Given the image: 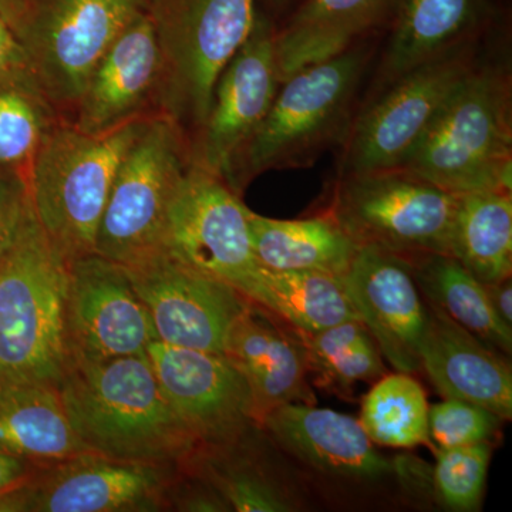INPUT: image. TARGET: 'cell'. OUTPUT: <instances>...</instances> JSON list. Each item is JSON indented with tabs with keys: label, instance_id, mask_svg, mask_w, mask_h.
I'll list each match as a JSON object with an SVG mask.
<instances>
[{
	"label": "cell",
	"instance_id": "cell-6",
	"mask_svg": "<svg viewBox=\"0 0 512 512\" xmlns=\"http://www.w3.org/2000/svg\"><path fill=\"white\" fill-rule=\"evenodd\" d=\"M256 0H146L160 46L157 113L190 140L200 133L218 77L244 45Z\"/></svg>",
	"mask_w": 512,
	"mask_h": 512
},
{
	"label": "cell",
	"instance_id": "cell-21",
	"mask_svg": "<svg viewBox=\"0 0 512 512\" xmlns=\"http://www.w3.org/2000/svg\"><path fill=\"white\" fill-rule=\"evenodd\" d=\"M421 370L443 399L478 404L512 417V370L507 356L429 305Z\"/></svg>",
	"mask_w": 512,
	"mask_h": 512
},
{
	"label": "cell",
	"instance_id": "cell-14",
	"mask_svg": "<svg viewBox=\"0 0 512 512\" xmlns=\"http://www.w3.org/2000/svg\"><path fill=\"white\" fill-rule=\"evenodd\" d=\"M184 470L89 453L40 468L16 490L19 512L160 511Z\"/></svg>",
	"mask_w": 512,
	"mask_h": 512
},
{
	"label": "cell",
	"instance_id": "cell-26",
	"mask_svg": "<svg viewBox=\"0 0 512 512\" xmlns=\"http://www.w3.org/2000/svg\"><path fill=\"white\" fill-rule=\"evenodd\" d=\"M242 295L302 333L359 319L343 276L318 271H256Z\"/></svg>",
	"mask_w": 512,
	"mask_h": 512
},
{
	"label": "cell",
	"instance_id": "cell-10",
	"mask_svg": "<svg viewBox=\"0 0 512 512\" xmlns=\"http://www.w3.org/2000/svg\"><path fill=\"white\" fill-rule=\"evenodd\" d=\"M478 63L477 39L470 40L363 101L340 146L339 175L400 167Z\"/></svg>",
	"mask_w": 512,
	"mask_h": 512
},
{
	"label": "cell",
	"instance_id": "cell-12",
	"mask_svg": "<svg viewBox=\"0 0 512 512\" xmlns=\"http://www.w3.org/2000/svg\"><path fill=\"white\" fill-rule=\"evenodd\" d=\"M124 269L147 308L157 340L224 355L229 332L249 305L242 293L163 252Z\"/></svg>",
	"mask_w": 512,
	"mask_h": 512
},
{
	"label": "cell",
	"instance_id": "cell-39",
	"mask_svg": "<svg viewBox=\"0 0 512 512\" xmlns=\"http://www.w3.org/2000/svg\"><path fill=\"white\" fill-rule=\"evenodd\" d=\"M491 308L505 326L512 329V282L510 278L484 285Z\"/></svg>",
	"mask_w": 512,
	"mask_h": 512
},
{
	"label": "cell",
	"instance_id": "cell-33",
	"mask_svg": "<svg viewBox=\"0 0 512 512\" xmlns=\"http://www.w3.org/2000/svg\"><path fill=\"white\" fill-rule=\"evenodd\" d=\"M493 450V443L439 450L431 480L443 507L456 512L480 510Z\"/></svg>",
	"mask_w": 512,
	"mask_h": 512
},
{
	"label": "cell",
	"instance_id": "cell-13",
	"mask_svg": "<svg viewBox=\"0 0 512 512\" xmlns=\"http://www.w3.org/2000/svg\"><path fill=\"white\" fill-rule=\"evenodd\" d=\"M66 332L70 365L146 355L157 340L124 266L96 252L70 262Z\"/></svg>",
	"mask_w": 512,
	"mask_h": 512
},
{
	"label": "cell",
	"instance_id": "cell-11",
	"mask_svg": "<svg viewBox=\"0 0 512 512\" xmlns=\"http://www.w3.org/2000/svg\"><path fill=\"white\" fill-rule=\"evenodd\" d=\"M248 214L241 195L191 161L168 208L160 252L244 293L261 268Z\"/></svg>",
	"mask_w": 512,
	"mask_h": 512
},
{
	"label": "cell",
	"instance_id": "cell-4",
	"mask_svg": "<svg viewBox=\"0 0 512 512\" xmlns=\"http://www.w3.org/2000/svg\"><path fill=\"white\" fill-rule=\"evenodd\" d=\"M150 116L83 133L62 119L40 144L28 174L29 201L53 247L72 262L93 254L114 178Z\"/></svg>",
	"mask_w": 512,
	"mask_h": 512
},
{
	"label": "cell",
	"instance_id": "cell-25",
	"mask_svg": "<svg viewBox=\"0 0 512 512\" xmlns=\"http://www.w3.org/2000/svg\"><path fill=\"white\" fill-rule=\"evenodd\" d=\"M249 235L256 261L271 271H318L343 276L359 245L330 215L275 220L249 210Z\"/></svg>",
	"mask_w": 512,
	"mask_h": 512
},
{
	"label": "cell",
	"instance_id": "cell-29",
	"mask_svg": "<svg viewBox=\"0 0 512 512\" xmlns=\"http://www.w3.org/2000/svg\"><path fill=\"white\" fill-rule=\"evenodd\" d=\"M29 69L0 76V173L26 174L40 144L62 120Z\"/></svg>",
	"mask_w": 512,
	"mask_h": 512
},
{
	"label": "cell",
	"instance_id": "cell-19",
	"mask_svg": "<svg viewBox=\"0 0 512 512\" xmlns=\"http://www.w3.org/2000/svg\"><path fill=\"white\" fill-rule=\"evenodd\" d=\"M160 73L156 29L144 9L101 57L70 123L83 133L99 134L156 114L147 107L156 106Z\"/></svg>",
	"mask_w": 512,
	"mask_h": 512
},
{
	"label": "cell",
	"instance_id": "cell-17",
	"mask_svg": "<svg viewBox=\"0 0 512 512\" xmlns=\"http://www.w3.org/2000/svg\"><path fill=\"white\" fill-rule=\"evenodd\" d=\"M343 282L383 359L396 372H421L429 306L421 298L409 259L370 245L360 247Z\"/></svg>",
	"mask_w": 512,
	"mask_h": 512
},
{
	"label": "cell",
	"instance_id": "cell-7",
	"mask_svg": "<svg viewBox=\"0 0 512 512\" xmlns=\"http://www.w3.org/2000/svg\"><path fill=\"white\" fill-rule=\"evenodd\" d=\"M144 9L146 0H12L0 19L42 92L70 120L101 57Z\"/></svg>",
	"mask_w": 512,
	"mask_h": 512
},
{
	"label": "cell",
	"instance_id": "cell-32",
	"mask_svg": "<svg viewBox=\"0 0 512 512\" xmlns=\"http://www.w3.org/2000/svg\"><path fill=\"white\" fill-rule=\"evenodd\" d=\"M222 495L231 511L298 510V498L254 461L232 456L229 446L202 451L190 470Z\"/></svg>",
	"mask_w": 512,
	"mask_h": 512
},
{
	"label": "cell",
	"instance_id": "cell-35",
	"mask_svg": "<svg viewBox=\"0 0 512 512\" xmlns=\"http://www.w3.org/2000/svg\"><path fill=\"white\" fill-rule=\"evenodd\" d=\"M29 204L22 175L0 173V258L12 247Z\"/></svg>",
	"mask_w": 512,
	"mask_h": 512
},
{
	"label": "cell",
	"instance_id": "cell-38",
	"mask_svg": "<svg viewBox=\"0 0 512 512\" xmlns=\"http://www.w3.org/2000/svg\"><path fill=\"white\" fill-rule=\"evenodd\" d=\"M19 69H28L25 56L12 30L0 19V76Z\"/></svg>",
	"mask_w": 512,
	"mask_h": 512
},
{
	"label": "cell",
	"instance_id": "cell-28",
	"mask_svg": "<svg viewBox=\"0 0 512 512\" xmlns=\"http://www.w3.org/2000/svg\"><path fill=\"white\" fill-rule=\"evenodd\" d=\"M421 295L433 308L463 326L491 348L510 357L512 329L491 308L485 286L450 255L409 259Z\"/></svg>",
	"mask_w": 512,
	"mask_h": 512
},
{
	"label": "cell",
	"instance_id": "cell-40",
	"mask_svg": "<svg viewBox=\"0 0 512 512\" xmlns=\"http://www.w3.org/2000/svg\"><path fill=\"white\" fill-rule=\"evenodd\" d=\"M289 0H269L274 8H284V6L288 5Z\"/></svg>",
	"mask_w": 512,
	"mask_h": 512
},
{
	"label": "cell",
	"instance_id": "cell-2",
	"mask_svg": "<svg viewBox=\"0 0 512 512\" xmlns=\"http://www.w3.org/2000/svg\"><path fill=\"white\" fill-rule=\"evenodd\" d=\"M375 55L370 37L279 84L271 109L229 165L225 183L241 195L265 171L311 167L330 148L342 146Z\"/></svg>",
	"mask_w": 512,
	"mask_h": 512
},
{
	"label": "cell",
	"instance_id": "cell-30",
	"mask_svg": "<svg viewBox=\"0 0 512 512\" xmlns=\"http://www.w3.org/2000/svg\"><path fill=\"white\" fill-rule=\"evenodd\" d=\"M301 335L309 376L320 389L348 397L357 383H375L387 373L379 346L360 319Z\"/></svg>",
	"mask_w": 512,
	"mask_h": 512
},
{
	"label": "cell",
	"instance_id": "cell-3",
	"mask_svg": "<svg viewBox=\"0 0 512 512\" xmlns=\"http://www.w3.org/2000/svg\"><path fill=\"white\" fill-rule=\"evenodd\" d=\"M69 268L29 201L12 247L0 258V379L62 383L70 366Z\"/></svg>",
	"mask_w": 512,
	"mask_h": 512
},
{
	"label": "cell",
	"instance_id": "cell-16",
	"mask_svg": "<svg viewBox=\"0 0 512 512\" xmlns=\"http://www.w3.org/2000/svg\"><path fill=\"white\" fill-rule=\"evenodd\" d=\"M275 30L271 20L256 12L248 39L218 77L207 120L192 140V163L222 180L278 93Z\"/></svg>",
	"mask_w": 512,
	"mask_h": 512
},
{
	"label": "cell",
	"instance_id": "cell-24",
	"mask_svg": "<svg viewBox=\"0 0 512 512\" xmlns=\"http://www.w3.org/2000/svg\"><path fill=\"white\" fill-rule=\"evenodd\" d=\"M0 451L37 468L92 453L74 431L59 387L0 379Z\"/></svg>",
	"mask_w": 512,
	"mask_h": 512
},
{
	"label": "cell",
	"instance_id": "cell-41",
	"mask_svg": "<svg viewBox=\"0 0 512 512\" xmlns=\"http://www.w3.org/2000/svg\"><path fill=\"white\" fill-rule=\"evenodd\" d=\"M10 2H12V0H0V15H2L3 10L8 8Z\"/></svg>",
	"mask_w": 512,
	"mask_h": 512
},
{
	"label": "cell",
	"instance_id": "cell-18",
	"mask_svg": "<svg viewBox=\"0 0 512 512\" xmlns=\"http://www.w3.org/2000/svg\"><path fill=\"white\" fill-rule=\"evenodd\" d=\"M259 429L303 466L332 480L370 484L403 474L349 414L291 403L269 413Z\"/></svg>",
	"mask_w": 512,
	"mask_h": 512
},
{
	"label": "cell",
	"instance_id": "cell-8",
	"mask_svg": "<svg viewBox=\"0 0 512 512\" xmlns=\"http://www.w3.org/2000/svg\"><path fill=\"white\" fill-rule=\"evenodd\" d=\"M458 195L403 167L339 175L330 215L359 247L450 255Z\"/></svg>",
	"mask_w": 512,
	"mask_h": 512
},
{
	"label": "cell",
	"instance_id": "cell-31",
	"mask_svg": "<svg viewBox=\"0 0 512 512\" xmlns=\"http://www.w3.org/2000/svg\"><path fill=\"white\" fill-rule=\"evenodd\" d=\"M429 410V400L419 380L410 373H386L363 397L359 421L376 446H431Z\"/></svg>",
	"mask_w": 512,
	"mask_h": 512
},
{
	"label": "cell",
	"instance_id": "cell-1",
	"mask_svg": "<svg viewBox=\"0 0 512 512\" xmlns=\"http://www.w3.org/2000/svg\"><path fill=\"white\" fill-rule=\"evenodd\" d=\"M59 392L92 453L188 471L205 451L168 403L147 355L73 362Z\"/></svg>",
	"mask_w": 512,
	"mask_h": 512
},
{
	"label": "cell",
	"instance_id": "cell-20",
	"mask_svg": "<svg viewBox=\"0 0 512 512\" xmlns=\"http://www.w3.org/2000/svg\"><path fill=\"white\" fill-rule=\"evenodd\" d=\"M224 355L248 384L256 426L285 404H316L301 332L261 306L249 302L229 332Z\"/></svg>",
	"mask_w": 512,
	"mask_h": 512
},
{
	"label": "cell",
	"instance_id": "cell-23",
	"mask_svg": "<svg viewBox=\"0 0 512 512\" xmlns=\"http://www.w3.org/2000/svg\"><path fill=\"white\" fill-rule=\"evenodd\" d=\"M484 19V0H402L372 89L363 101L373 99L414 67L477 39Z\"/></svg>",
	"mask_w": 512,
	"mask_h": 512
},
{
	"label": "cell",
	"instance_id": "cell-36",
	"mask_svg": "<svg viewBox=\"0 0 512 512\" xmlns=\"http://www.w3.org/2000/svg\"><path fill=\"white\" fill-rule=\"evenodd\" d=\"M201 478V477H200ZM198 487L185 488L178 495L175 507L180 511L217 512L231 511L227 501L207 481L202 480Z\"/></svg>",
	"mask_w": 512,
	"mask_h": 512
},
{
	"label": "cell",
	"instance_id": "cell-34",
	"mask_svg": "<svg viewBox=\"0 0 512 512\" xmlns=\"http://www.w3.org/2000/svg\"><path fill=\"white\" fill-rule=\"evenodd\" d=\"M504 421L478 404L444 399L430 407V440L439 450L493 443Z\"/></svg>",
	"mask_w": 512,
	"mask_h": 512
},
{
	"label": "cell",
	"instance_id": "cell-5",
	"mask_svg": "<svg viewBox=\"0 0 512 512\" xmlns=\"http://www.w3.org/2000/svg\"><path fill=\"white\" fill-rule=\"evenodd\" d=\"M400 167L454 194L511 191L510 72L480 60Z\"/></svg>",
	"mask_w": 512,
	"mask_h": 512
},
{
	"label": "cell",
	"instance_id": "cell-27",
	"mask_svg": "<svg viewBox=\"0 0 512 512\" xmlns=\"http://www.w3.org/2000/svg\"><path fill=\"white\" fill-rule=\"evenodd\" d=\"M450 256L483 285L510 278L511 191L485 190L458 195Z\"/></svg>",
	"mask_w": 512,
	"mask_h": 512
},
{
	"label": "cell",
	"instance_id": "cell-9",
	"mask_svg": "<svg viewBox=\"0 0 512 512\" xmlns=\"http://www.w3.org/2000/svg\"><path fill=\"white\" fill-rule=\"evenodd\" d=\"M190 164V140L170 117L153 114L121 161L94 252L123 266L160 252L168 208Z\"/></svg>",
	"mask_w": 512,
	"mask_h": 512
},
{
	"label": "cell",
	"instance_id": "cell-15",
	"mask_svg": "<svg viewBox=\"0 0 512 512\" xmlns=\"http://www.w3.org/2000/svg\"><path fill=\"white\" fill-rule=\"evenodd\" d=\"M146 355L168 403L205 450L237 444L258 427L248 384L227 356L160 340Z\"/></svg>",
	"mask_w": 512,
	"mask_h": 512
},
{
	"label": "cell",
	"instance_id": "cell-22",
	"mask_svg": "<svg viewBox=\"0 0 512 512\" xmlns=\"http://www.w3.org/2000/svg\"><path fill=\"white\" fill-rule=\"evenodd\" d=\"M402 0H305L275 30L279 83L392 28Z\"/></svg>",
	"mask_w": 512,
	"mask_h": 512
},
{
	"label": "cell",
	"instance_id": "cell-37",
	"mask_svg": "<svg viewBox=\"0 0 512 512\" xmlns=\"http://www.w3.org/2000/svg\"><path fill=\"white\" fill-rule=\"evenodd\" d=\"M39 468L0 451V495L16 490L32 480Z\"/></svg>",
	"mask_w": 512,
	"mask_h": 512
}]
</instances>
